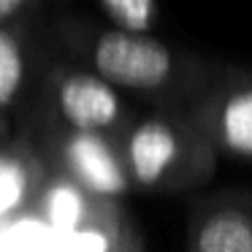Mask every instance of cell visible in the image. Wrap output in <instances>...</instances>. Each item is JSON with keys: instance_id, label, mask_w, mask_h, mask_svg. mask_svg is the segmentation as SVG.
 I'll return each instance as SVG.
<instances>
[{"instance_id": "6da1fadb", "label": "cell", "mask_w": 252, "mask_h": 252, "mask_svg": "<svg viewBox=\"0 0 252 252\" xmlns=\"http://www.w3.org/2000/svg\"><path fill=\"white\" fill-rule=\"evenodd\" d=\"M55 52L93 68L125 95L149 106H187L195 100L214 68L192 52L176 49L152 30H127L87 19H60L49 30Z\"/></svg>"}, {"instance_id": "7a4b0ae2", "label": "cell", "mask_w": 252, "mask_h": 252, "mask_svg": "<svg viewBox=\"0 0 252 252\" xmlns=\"http://www.w3.org/2000/svg\"><path fill=\"white\" fill-rule=\"evenodd\" d=\"M120 144L133 187L160 195L198 190L222 158L182 106H149L133 117Z\"/></svg>"}, {"instance_id": "3957f363", "label": "cell", "mask_w": 252, "mask_h": 252, "mask_svg": "<svg viewBox=\"0 0 252 252\" xmlns=\"http://www.w3.org/2000/svg\"><path fill=\"white\" fill-rule=\"evenodd\" d=\"M125 93L103 76L60 52H49L41 73L30 122H52L76 130H98L120 138L133 122Z\"/></svg>"}, {"instance_id": "277c9868", "label": "cell", "mask_w": 252, "mask_h": 252, "mask_svg": "<svg viewBox=\"0 0 252 252\" xmlns=\"http://www.w3.org/2000/svg\"><path fill=\"white\" fill-rule=\"evenodd\" d=\"M41 144L49 165L65 171L90 192L103 198H122L133 190L122 144L117 136L98 130H76L52 122L25 125Z\"/></svg>"}, {"instance_id": "5b68a950", "label": "cell", "mask_w": 252, "mask_h": 252, "mask_svg": "<svg viewBox=\"0 0 252 252\" xmlns=\"http://www.w3.org/2000/svg\"><path fill=\"white\" fill-rule=\"evenodd\" d=\"M187 111L220 155L252 163V68H214Z\"/></svg>"}, {"instance_id": "8992f818", "label": "cell", "mask_w": 252, "mask_h": 252, "mask_svg": "<svg viewBox=\"0 0 252 252\" xmlns=\"http://www.w3.org/2000/svg\"><path fill=\"white\" fill-rule=\"evenodd\" d=\"M49 49H41L33 14L0 25V111L30 120Z\"/></svg>"}, {"instance_id": "52a82bcc", "label": "cell", "mask_w": 252, "mask_h": 252, "mask_svg": "<svg viewBox=\"0 0 252 252\" xmlns=\"http://www.w3.org/2000/svg\"><path fill=\"white\" fill-rule=\"evenodd\" d=\"M187 252H252V192H222L198 203Z\"/></svg>"}, {"instance_id": "ba28073f", "label": "cell", "mask_w": 252, "mask_h": 252, "mask_svg": "<svg viewBox=\"0 0 252 252\" xmlns=\"http://www.w3.org/2000/svg\"><path fill=\"white\" fill-rule=\"evenodd\" d=\"M46 176L49 160L28 127L0 141V225L35 206Z\"/></svg>"}, {"instance_id": "9c48e42d", "label": "cell", "mask_w": 252, "mask_h": 252, "mask_svg": "<svg viewBox=\"0 0 252 252\" xmlns=\"http://www.w3.org/2000/svg\"><path fill=\"white\" fill-rule=\"evenodd\" d=\"M117 201L120 198L95 195L65 171L49 165V176L41 187L33 212L49 225L52 233H71V230L98 220L100 214H106Z\"/></svg>"}, {"instance_id": "30bf717a", "label": "cell", "mask_w": 252, "mask_h": 252, "mask_svg": "<svg viewBox=\"0 0 252 252\" xmlns=\"http://www.w3.org/2000/svg\"><path fill=\"white\" fill-rule=\"evenodd\" d=\"M133 225L127 220V212L120 206V201L100 214L98 220L71 230V233H52L49 252H111L133 233Z\"/></svg>"}, {"instance_id": "8fae6325", "label": "cell", "mask_w": 252, "mask_h": 252, "mask_svg": "<svg viewBox=\"0 0 252 252\" xmlns=\"http://www.w3.org/2000/svg\"><path fill=\"white\" fill-rule=\"evenodd\" d=\"M49 225L33 209L0 225V252H49Z\"/></svg>"}, {"instance_id": "7c38bea8", "label": "cell", "mask_w": 252, "mask_h": 252, "mask_svg": "<svg viewBox=\"0 0 252 252\" xmlns=\"http://www.w3.org/2000/svg\"><path fill=\"white\" fill-rule=\"evenodd\" d=\"M111 25L127 30H152L158 22V0H95Z\"/></svg>"}, {"instance_id": "4fadbf2b", "label": "cell", "mask_w": 252, "mask_h": 252, "mask_svg": "<svg viewBox=\"0 0 252 252\" xmlns=\"http://www.w3.org/2000/svg\"><path fill=\"white\" fill-rule=\"evenodd\" d=\"M44 0H0V25L19 17H30L41 8Z\"/></svg>"}, {"instance_id": "5bb4252c", "label": "cell", "mask_w": 252, "mask_h": 252, "mask_svg": "<svg viewBox=\"0 0 252 252\" xmlns=\"http://www.w3.org/2000/svg\"><path fill=\"white\" fill-rule=\"evenodd\" d=\"M111 252H141V241H138V233L133 230V233L127 236V239L122 241L117 250H111Z\"/></svg>"}, {"instance_id": "9a60e30c", "label": "cell", "mask_w": 252, "mask_h": 252, "mask_svg": "<svg viewBox=\"0 0 252 252\" xmlns=\"http://www.w3.org/2000/svg\"><path fill=\"white\" fill-rule=\"evenodd\" d=\"M8 136H14V122L8 120L3 111H0V141H3V138H8Z\"/></svg>"}]
</instances>
